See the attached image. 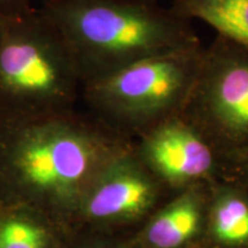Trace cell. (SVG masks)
I'll list each match as a JSON object with an SVG mask.
<instances>
[{"instance_id":"cell-1","label":"cell","mask_w":248,"mask_h":248,"mask_svg":"<svg viewBox=\"0 0 248 248\" xmlns=\"http://www.w3.org/2000/svg\"><path fill=\"white\" fill-rule=\"evenodd\" d=\"M133 144L76 109L0 124V198L43 215H76L101 170Z\"/></svg>"},{"instance_id":"cell-2","label":"cell","mask_w":248,"mask_h":248,"mask_svg":"<svg viewBox=\"0 0 248 248\" xmlns=\"http://www.w3.org/2000/svg\"><path fill=\"white\" fill-rule=\"evenodd\" d=\"M39 11L66 42L83 84L145 59L202 45L191 21L159 0H45Z\"/></svg>"},{"instance_id":"cell-3","label":"cell","mask_w":248,"mask_h":248,"mask_svg":"<svg viewBox=\"0 0 248 248\" xmlns=\"http://www.w3.org/2000/svg\"><path fill=\"white\" fill-rule=\"evenodd\" d=\"M83 79L70 49L39 9L0 20V124L76 109Z\"/></svg>"},{"instance_id":"cell-4","label":"cell","mask_w":248,"mask_h":248,"mask_svg":"<svg viewBox=\"0 0 248 248\" xmlns=\"http://www.w3.org/2000/svg\"><path fill=\"white\" fill-rule=\"evenodd\" d=\"M203 46L138 61L83 84L89 113L132 140L182 114Z\"/></svg>"},{"instance_id":"cell-5","label":"cell","mask_w":248,"mask_h":248,"mask_svg":"<svg viewBox=\"0 0 248 248\" xmlns=\"http://www.w3.org/2000/svg\"><path fill=\"white\" fill-rule=\"evenodd\" d=\"M181 116L219 159L248 151V47L217 35L203 48Z\"/></svg>"},{"instance_id":"cell-6","label":"cell","mask_w":248,"mask_h":248,"mask_svg":"<svg viewBox=\"0 0 248 248\" xmlns=\"http://www.w3.org/2000/svg\"><path fill=\"white\" fill-rule=\"evenodd\" d=\"M167 191L142 163L133 144L101 170L75 216L106 225L139 221L156 210Z\"/></svg>"},{"instance_id":"cell-7","label":"cell","mask_w":248,"mask_h":248,"mask_svg":"<svg viewBox=\"0 0 248 248\" xmlns=\"http://www.w3.org/2000/svg\"><path fill=\"white\" fill-rule=\"evenodd\" d=\"M142 163L173 194L219 178V156L183 117H172L135 140Z\"/></svg>"},{"instance_id":"cell-8","label":"cell","mask_w":248,"mask_h":248,"mask_svg":"<svg viewBox=\"0 0 248 248\" xmlns=\"http://www.w3.org/2000/svg\"><path fill=\"white\" fill-rule=\"evenodd\" d=\"M209 185H195L172 195L152 213L142 232L147 248H185L200 234L206 223Z\"/></svg>"},{"instance_id":"cell-9","label":"cell","mask_w":248,"mask_h":248,"mask_svg":"<svg viewBox=\"0 0 248 248\" xmlns=\"http://www.w3.org/2000/svg\"><path fill=\"white\" fill-rule=\"evenodd\" d=\"M204 226L214 248H248V188L223 179L209 184Z\"/></svg>"},{"instance_id":"cell-10","label":"cell","mask_w":248,"mask_h":248,"mask_svg":"<svg viewBox=\"0 0 248 248\" xmlns=\"http://www.w3.org/2000/svg\"><path fill=\"white\" fill-rule=\"evenodd\" d=\"M178 16L203 21L238 44L248 47V0H170Z\"/></svg>"},{"instance_id":"cell-11","label":"cell","mask_w":248,"mask_h":248,"mask_svg":"<svg viewBox=\"0 0 248 248\" xmlns=\"http://www.w3.org/2000/svg\"><path fill=\"white\" fill-rule=\"evenodd\" d=\"M43 214L0 198V248H51Z\"/></svg>"},{"instance_id":"cell-12","label":"cell","mask_w":248,"mask_h":248,"mask_svg":"<svg viewBox=\"0 0 248 248\" xmlns=\"http://www.w3.org/2000/svg\"><path fill=\"white\" fill-rule=\"evenodd\" d=\"M248 188V151L219 159V178Z\"/></svg>"},{"instance_id":"cell-13","label":"cell","mask_w":248,"mask_h":248,"mask_svg":"<svg viewBox=\"0 0 248 248\" xmlns=\"http://www.w3.org/2000/svg\"><path fill=\"white\" fill-rule=\"evenodd\" d=\"M31 8L30 0H0V17L15 16Z\"/></svg>"},{"instance_id":"cell-14","label":"cell","mask_w":248,"mask_h":248,"mask_svg":"<svg viewBox=\"0 0 248 248\" xmlns=\"http://www.w3.org/2000/svg\"><path fill=\"white\" fill-rule=\"evenodd\" d=\"M94 248H121V247H113V246H99Z\"/></svg>"},{"instance_id":"cell-15","label":"cell","mask_w":248,"mask_h":248,"mask_svg":"<svg viewBox=\"0 0 248 248\" xmlns=\"http://www.w3.org/2000/svg\"><path fill=\"white\" fill-rule=\"evenodd\" d=\"M0 20H1V17H0Z\"/></svg>"}]
</instances>
